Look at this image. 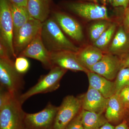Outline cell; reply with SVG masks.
Masks as SVG:
<instances>
[{"mask_svg": "<svg viewBox=\"0 0 129 129\" xmlns=\"http://www.w3.org/2000/svg\"><path fill=\"white\" fill-rule=\"evenodd\" d=\"M18 56L29 57L38 60L46 69H51L53 67L51 53L44 45L41 36V30L34 40Z\"/></svg>", "mask_w": 129, "mask_h": 129, "instance_id": "cell-11", "label": "cell"}, {"mask_svg": "<svg viewBox=\"0 0 129 129\" xmlns=\"http://www.w3.org/2000/svg\"><path fill=\"white\" fill-rule=\"evenodd\" d=\"M117 95L118 96L125 110L129 109V85L127 86L122 89Z\"/></svg>", "mask_w": 129, "mask_h": 129, "instance_id": "cell-27", "label": "cell"}, {"mask_svg": "<svg viewBox=\"0 0 129 129\" xmlns=\"http://www.w3.org/2000/svg\"><path fill=\"white\" fill-rule=\"evenodd\" d=\"M125 109L118 95L108 98L105 116L111 124H119L123 120Z\"/></svg>", "mask_w": 129, "mask_h": 129, "instance_id": "cell-17", "label": "cell"}, {"mask_svg": "<svg viewBox=\"0 0 129 129\" xmlns=\"http://www.w3.org/2000/svg\"><path fill=\"white\" fill-rule=\"evenodd\" d=\"M42 24L41 21L31 17L19 29L13 40L17 57L36 37L41 30Z\"/></svg>", "mask_w": 129, "mask_h": 129, "instance_id": "cell-9", "label": "cell"}, {"mask_svg": "<svg viewBox=\"0 0 129 129\" xmlns=\"http://www.w3.org/2000/svg\"><path fill=\"white\" fill-rule=\"evenodd\" d=\"M123 120L126 122L129 128V108L125 110Z\"/></svg>", "mask_w": 129, "mask_h": 129, "instance_id": "cell-36", "label": "cell"}, {"mask_svg": "<svg viewBox=\"0 0 129 129\" xmlns=\"http://www.w3.org/2000/svg\"><path fill=\"white\" fill-rule=\"evenodd\" d=\"M67 9L77 16L89 21L110 20L105 6L89 2H74L68 3Z\"/></svg>", "mask_w": 129, "mask_h": 129, "instance_id": "cell-5", "label": "cell"}, {"mask_svg": "<svg viewBox=\"0 0 129 129\" xmlns=\"http://www.w3.org/2000/svg\"><path fill=\"white\" fill-rule=\"evenodd\" d=\"M14 64L17 72L22 75L27 73L30 67L29 62L26 57L23 56L16 58Z\"/></svg>", "mask_w": 129, "mask_h": 129, "instance_id": "cell-25", "label": "cell"}, {"mask_svg": "<svg viewBox=\"0 0 129 129\" xmlns=\"http://www.w3.org/2000/svg\"><path fill=\"white\" fill-rule=\"evenodd\" d=\"M122 68V61L118 56L105 52L97 63L90 69V71L101 75L109 80L114 79Z\"/></svg>", "mask_w": 129, "mask_h": 129, "instance_id": "cell-10", "label": "cell"}, {"mask_svg": "<svg viewBox=\"0 0 129 129\" xmlns=\"http://www.w3.org/2000/svg\"><path fill=\"white\" fill-rule=\"evenodd\" d=\"M48 0H27V8L30 17L43 23L48 18L50 12Z\"/></svg>", "mask_w": 129, "mask_h": 129, "instance_id": "cell-19", "label": "cell"}, {"mask_svg": "<svg viewBox=\"0 0 129 129\" xmlns=\"http://www.w3.org/2000/svg\"><path fill=\"white\" fill-rule=\"evenodd\" d=\"M1 88L18 96L24 84L22 74L17 72L11 58H0Z\"/></svg>", "mask_w": 129, "mask_h": 129, "instance_id": "cell-4", "label": "cell"}, {"mask_svg": "<svg viewBox=\"0 0 129 129\" xmlns=\"http://www.w3.org/2000/svg\"><path fill=\"white\" fill-rule=\"evenodd\" d=\"M115 83V94H118L124 87L129 85V67L122 68L119 72Z\"/></svg>", "mask_w": 129, "mask_h": 129, "instance_id": "cell-24", "label": "cell"}, {"mask_svg": "<svg viewBox=\"0 0 129 129\" xmlns=\"http://www.w3.org/2000/svg\"><path fill=\"white\" fill-rule=\"evenodd\" d=\"M122 68L129 67V53L122 59Z\"/></svg>", "mask_w": 129, "mask_h": 129, "instance_id": "cell-33", "label": "cell"}, {"mask_svg": "<svg viewBox=\"0 0 129 129\" xmlns=\"http://www.w3.org/2000/svg\"><path fill=\"white\" fill-rule=\"evenodd\" d=\"M82 109L75 117L70 122L65 129H84L82 122Z\"/></svg>", "mask_w": 129, "mask_h": 129, "instance_id": "cell-26", "label": "cell"}, {"mask_svg": "<svg viewBox=\"0 0 129 129\" xmlns=\"http://www.w3.org/2000/svg\"><path fill=\"white\" fill-rule=\"evenodd\" d=\"M81 117L84 129H98L108 122L103 114L86 111L83 109Z\"/></svg>", "mask_w": 129, "mask_h": 129, "instance_id": "cell-20", "label": "cell"}, {"mask_svg": "<svg viewBox=\"0 0 129 129\" xmlns=\"http://www.w3.org/2000/svg\"><path fill=\"white\" fill-rule=\"evenodd\" d=\"M83 1L93 2L94 3H96V4H99V5L101 4L105 6V5L109 4L112 5L114 0H83Z\"/></svg>", "mask_w": 129, "mask_h": 129, "instance_id": "cell-31", "label": "cell"}, {"mask_svg": "<svg viewBox=\"0 0 129 129\" xmlns=\"http://www.w3.org/2000/svg\"><path fill=\"white\" fill-rule=\"evenodd\" d=\"M86 74L89 86L98 91L104 97L108 99L115 94L114 82L90 71L88 72Z\"/></svg>", "mask_w": 129, "mask_h": 129, "instance_id": "cell-16", "label": "cell"}, {"mask_svg": "<svg viewBox=\"0 0 129 129\" xmlns=\"http://www.w3.org/2000/svg\"><path fill=\"white\" fill-rule=\"evenodd\" d=\"M79 97L69 95L63 100L58 109L53 123V129H65L70 122L82 109Z\"/></svg>", "mask_w": 129, "mask_h": 129, "instance_id": "cell-6", "label": "cell"}, {"mask_svg": "<svg viewBox=\"0 0 129 129\" xmlns=\"http://www.w3.org/2000/svg\"><path fill=\"white\" fill-rule=\"evenodd\" d=\"M24 129H27L25 128H24Z\"/></svg>", "mask_w": 129, "mask_h": 129, "instance_id": "cell-38", "label": "cell"}, {"mask_svg": "<svg viewBox=\"0 0 129 129\" xmlns=\"http://www.w3.org/2000/svg\"><path fill=\"white\" fill-rule=\"evenodd\" d=\"M107 52L122 59L129 53V33L125 31L122 24L116 30Z\"/></svg>", "mask_w": 129, "mask_h": 129, "instance_id": "cell-15", "label": "cell"}, {"mask_svg": "<svg viewBox=\"0 0 129 129\" xmlns=\"http://www.w3.org/2000/svg\"><path fill=\"white\" fill-rule=\"evenodd\" d=\"M122 25L125 31L129 33V6L124 10Z\"/></svg>", "mask_w": 129, "mask_h": 129, "instance_id": "cell-29", "label": "cell"}, {"mask_svg": "<svg viewBox=\"0 0 129 129\" xmlns=\"http://www.w3.org/2000/svg\"><path fill=\"white\" fill-rule=\"evenodd\" d=\"M98 129H115V127L109 122H107Z\"/></svg>", "mask_w": 129, "mask_h": 129, "instance_id": "cell-35", "label": "cell"}, {"mask_svg": "<svg viewBox=\"0 0 129 129\" xmlns=\"http://www.w3.org/2000/svg\"><path fill=\"white\" fill-rule=\"evenodd\" d=\"M58 107L49 103L40 112L35 113H25V128L27 129H50L53 127Z\"/></svg>", "mask_w": 129, "mask_h": 129, "instance_id": "cell-8", "label": "cell"}, {"mask_svg": "<svg viewBox=\"0 0 129 129\" xmlns=\"http://www.w3.org/2000/svg\"><path fill=\"white\" fill-rule=\"evenodd\" d=\"M79 97L83 109L98 113L105 112L108 99L94 88L89 86L86 92Z\"/></svg>", "mask_w": 129, "mask_h": 129, "instance_id": "cell-14", "label": "cell"}, {"mask_svg": "<svg viewBox=\"0 0 129 129\" xmlns=\"http://www.w3.org/2000/svg\"><path fill=\"white\" fill-rule=\"evenodd\" d=\"M112 23L111 20H100L91 24L89 28V34L92 44L99 39Z\"/></svg>", "mask_w": 129, "mask_h": 129, "instance_id": "cell-23", "label": "cell"}, {"mask_svg": "<svg viewBox=\"0 0 129 129\" xmlns=\"http://www.w3.org/2000/svg\"><path fill=\"white\" fill-rule=\"evenodd\" d=\"M41 36L44 45L50 53L61 51L78 52L80 47L74 44L64 34L52 17L42 23Z\"/></svg>", "mask_w": 129, "mask_h": 129, "instance_id": "cell-1", "label": "cell"}, {"mask_svg": "<svg viewBox=\"0 0 129 129\" xmlns=\"http://www.w3.org/2000/svg\"><path fill=\"white\" fill-rule=\"evenodd\" d=\"M117 24L112 22L109 27L92 44L103 52H107L108 49L117 30Z\"/></svg>", "mask_w": 129, "mask_h": 129, "instance_id": "cell-22", "label": "cell"}, {"mask_svg": "<svg viewBox=\"0 0 129 129\" xmlns=\"http://www.w3.org/2000/svg\"><path fill=\"white\" fill-rule=\"evenodd\" d=\"M51 60L54 66L73 72H82L87 74L89 70L82 66L76 56V53L61 51L51 53Z\"/></svg>", "mask_w": 129, "mask_h": 129, "instance_id": "cell-13", "label": "cell"}, {"mask_svg": "<svg viewBox=\"0 0 129 129\" xmlns=\"http://www.w3.org/2000/svg\"><path fill=\"white\" fill-rule=\"evenodd\" d=\"M11 11L14 25V37L19 29L31 18L26 7L11 3Z\"/></svg>", "mask_w": 129, "mask_h": 129, "instance_id": "cell-21", "label": "cell"}, {"mask_svg": "<svg viewBox=\"0 0 129 129\" xmlns=\"http://www.w3.org/2000/svg\"><path fill=\"white\" fill-rule=\"evenodd\" d=\"M104 52L92 45H87L80 48L76 55L78 60L83 67L89 70L90 69L102 58ZM90 71V70H89Z\"/></svg>", "mask_w": 129, "mask_h": 129, "instance_id": "cell-18", "label": "cell"}, {"mask_svg": "<svg viewBox=\"0 0 129 129\" xmlns=\"http://www.w3.org/2000/svg\"><path fill=\"white\" fill-rule=\"evenodd\" d=\"M11 57H12L7 47L2 41H0V58L12 59Z\"/></svg>", "mask_w": 129, "mask_h": 129, "instance_id": "cell-28", "label": "cell"}, {"mask_svg": "<svg viewBox=\"0 0 129 129\" xmlns=\"http://www.w3.org/2000/svg\"><path fill=\"white\" fill-rule=\"evenodd\" d=\"M0 41L7 47L12 57L16 58L13 45L14 25L9 0H0Z\"/></svg>", "mask_w": 129, "mask_h": 129, "instance_id": "cell-7", "label": "cell"}, {"mask_svg": "<svg viewBox=\"0 0 129 129\" xmlns=\"http://www.w3.org/2000/svg\"><path fill=\"white\" fill-rule=\"evenodd\" d=\"M48 1H49L50 2L51 1V0H48Z\"/></svg>", "mask_w": 129, "mask_h": 129, "instance_id": "cell-37", "label": "cell"}, {"mask_svg": "<svg viewBox=\"0 0 129 129\" xmlns=\"http://www.w3.org/2000/svg\"><path fill=\"white\" fill-rule=\"evenodd\" d=\"M9 1L10 2L13 4L27 7V0H9Z\"/></svg>", "mask_w": 129, "mask_h": 129, "instance_id": "cell-32", "label": "cell"}, {"mask_svg": "<svg viewBox=\"0 0 129 129\" xmlns=\"http://www.w3.org/2000/svg\"><path fill=\"white\" fill-rule=\"evenodd\" d=\"M112 5L114 7H121L124 10L129 6V0H114Z\"/></svg>", "mask_w": 129, "mask_h": 129, "instance_id": "cell-30", "label": "cell"}, {"mask_svg": "<svg viewBox=\"0 0 129 129\" xmlns=\"http://www.w3.org/2000/svg\"><path fill=\"white\" fill-rule=\"evenodd\" d=\"M63 33L77 42H81L84 38L83 28L73 18L64 13L55 11L52 17Z\"/></svg>", "mask_w": 129, "mask_h": 129, "instance_id": "cell-12", "label": "cell"}, {"mask_svg": "<svg viewBox=\"0 0 129 129\" xmlns=\"http://www.w3.org/2000/svg\"><path fill=\"white\" fill-rule=\"evenodd\" d=\"M67 71L60 67L54 66L48 74L41 76L35 85L19 96V101L22 104L26 100L34 95L55 91L60 86V81Z\"/></svg>", "mask_w": 129, "mask_h": 129, "instance_id": "cell-2", "label": "cell"}, {"mask_svg": "<svg viewBox=\"0 0 129 129\" xmlns=\"http://www.w3.org/2000/svg\"><path fill=\"white\" fill-rule=\"evenodd\" d=\"M18 96H14L0 108V129H24L25 113Z\"/></svg>", "mask_w": 129, "mask_h": 129, "instance_id": "cell-3", "label": "cell"}, {"mask_svg": "<svg viewBox=\"0 0 129 129\" xmlns=\"http://www.w3.org/2000/svg\"><path fill=\"white\" fill-rule=\"evenodd\" d=\"M115 129H129V127L124 120L115 127Z\"/></svg>", "mask_w": 129, "mask_h": 129, "instance_id": "cell-34", "label": "cell"}]
</instances>
